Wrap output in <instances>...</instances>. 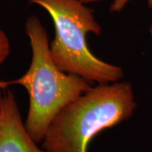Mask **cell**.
I'll list each match as a JSON object with an SVG mask.
<instances>
[{
    "label": "cell",
    "instance_id": "6da1fadb",
    "mask_svg": "<svg viewBox=\"0 0 152 152\" xmlns=\"http://www.w3.org/2000/svg\"><path fill=\"white\" fill-rule=\"evenodd\" d=\"M32 58L28 70L13 80H0V91L11 86L25 87L30 104L25 126L37 143L42 142L51 122L68 103L92 86L80 76L68 74L55 64L50 52L46 29L37 15L26 22Z\"/></svg>",
    "mask_w": 152,
    "mask_h": 152
},
{
    "label": "cell",
    "instance_id": "7a4b0ae2",
    "mask_svg": "<svg viewBox=\"0 0 152 152\" xmlns=\"http://www.w3.org/2000/svg\"><path fill=\"white\" fill-rule=\"evenodd\" d=\"M137 103L129 82L98 84L60 110L42 140L47 152H88L94 137L134 115Z\"/></svg>",
    "mask_w": 152,
    "mask_h": 152
},
{
    "label": "cell",
    "instance_id": "3957f363",
    "mask_svg": "<svg viewBox=\"0 0 152 152\" xmlns=\"http://www.w3.org/2000/svg\"><path fill=\"white\" fill-rule=\"evenodd\" d=\"M41 6L52 17L55 29L50 52L55 64L65 73L80 76L91 83L109 84L120 80L124 70L104 62L89 48L86 36H100L102 27L82 0H28Z\"/></svg>",
    "mask_w": 152,
    "mask_h": 152
},
{
    "label": "cell",
    "instance_id": "277c9868",
    "mask_svg": "<svg viewBox=\"0 0 152 152\" xmlns=\"http://www.w3.org/2000/svg\"><path fill=\"white\" fill-rule=\"evenodd\" d=\"M3 120L0 128V152H47L28 134L10 87L0 91Z\"/></svg>",
    "mask_w": 152,
    "mask_h": 152
},
{
    "label": "cell",
    "instance_id": "5b68a950",
    "mask_svg": "<svg viewBox=\"0 0 152 152\" xmlns=\"http://www.w3.org/2000/svg\"><path fill=\"white\" fill-rule=\"evenodd\" d=\"M99 1H102V0H82V2L84 4L96 3V2H99ZM130 0H113L112 5L110 7V11L111 12H120L124 10L127 3ZM147 3H148V7L152 9V0H147Z\"/></svg>",
    "mask_w": 152,
    "mask_h": 152
},
{
    "label": "cell",
    "instance_id": "8992f818",
    "mask_svg": "<svg viewBox=\"0 0 152 152\" xmlns=\"http://www.w3.org/2000/svg\"><path fill=\"white\" fill-rule=\"evenodd\" d=\"M2 120H3V109H2V104L0 102V128H1V124H2Z\"/></svg>",
    "mask_w": 152,
    "mask_h": 152
},
{
    "label": "cell",
    "instance_id": "52a82bcc",
    "mask_svg": "<svg viewBox=\"0 0 152 152\" xmlns=\"http://www.w3.org/2000/svg\"><path fill=\"white\" fill-rule=\"evenodd\" d=\"M149 31H150V34H151V36L152 37V26L150 27V29H149Z\"/></svg>",
    "mask_w": 152,
    "mask_h": 152
}]
</instances>
